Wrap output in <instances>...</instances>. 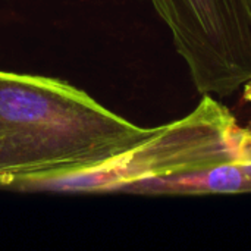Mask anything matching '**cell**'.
I'll return each mask as SVG.
<instances>
[{"label":"cell","instance_id":"obj_1","mask_svg":"<svg viewBox=\"0 0 251 251\" xmlns=\"http://www.w3.org/2000/svg\"><path fill=\"white\" fill-rule=\"evenodd\" d=\"M154 129L62 79L0 71V178L106 160Z\"/></svg>","mask_w":251,"mask_h":251},{"label":"cell","instance_id":"obj_2","mask_svg":"<svg viewBox=\"0 0 251 251\" xmlns=\"http://www.w3.org/2000/svg\"><path fill=\"white\" fill-rule=\"evenodd\" d=\"M241 131L228 107L203 96L194 112L157 126L137 146L106 160L0 178V188L49 193H125L137 182L201 172L240 157Z\"/></svg>","mask_w":251,"mask_h":251},{"label":"cell","instance_id":"obj_3","mask_svg":"<svg viewBox=\"0 0 251 251\" xmlns=\"http://www.w3.org/2000/svg\"><path fill=\"white\" fill-rule=\"evenodd\" d=\"M171 29L203 96L228 97L251 81V22L243 0H149Z\"/></svg>","mask_w":251,"mask_h":251},{"label":"cell","instance_id":"obj_4","mask_svg":"<svg viewBox=\"0 0 251 251\" xmlns=\"http://www.w3.org/2000/svg\"><path fill=\"white\" fill-rule=\"evenodd\" d=\"M131 194H237L251 193V160L240 156L201 172L181 174L137 182Z\"/></svg>","mask_w":251,"mask_h":251},{"label":"cell","instance_id":"obj_5","mask_svg":"<svg viewBox=\"0 0 251 251\" xmlns=\"http://www.w3.org/2000/svg\"><path fill=\"white\" fill-rule=\"evenodd\" d=\"M240 156L251 160V126L241 131V141H240Z\"/></svg>","mask_w":251,"mask_h":251},{"label":"cell","instance_id":"obj_6","mask_svg":"<svg viewBox=\"0 0 251 251\" xmlns=\"http://www.w3.org/2000/svg\"><path fill=\"white\" fill-rule=\"evenodd\" d=\"M244 1V6H246V10H247V15H249V19L251 22V0H243Z\"/></svg>","mask_w":251,"mask_h":251}]
</instances>
